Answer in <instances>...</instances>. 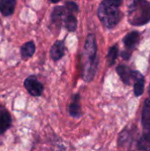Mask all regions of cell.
Masks as SVG:
<instances>
[{
    "label": "cell",
    "instance_id": "1",
    "mask_svg": "<svg viewBox=\"0 0 150 151\" xmlns=\"http://www.w3.org/2000/svg\"><path fill=\"white\" fill-rule=\"evenodd\" d=\"M96 43L94 35H89L85 42L84 50L82 55V65H83V79L86 81L93 80L96 67H97V58H96Z\"/></svg>",
    "mask_w": 150,
    "mask_h": 151
},
{
    "label": "cell",
    "instance_id": "2",
    "mask_svg": "<svg viewBox=\"0 0 150 151\" xmlns=\"http://www.w3.org/2000/svg\"><path fill=\"white\" fill-rule=\"evenodd\" d=\"M121 1L105 0L102 2L98 8V16L102 23L108 28L115 27L121 18L119 5Z\"/></svg>",
    "mask_w": 150,
    "mask_h": 151
},
{
    "label": "cell",
    "instance_id": "3",
    "mask_svg": "<svg viewBox=\"0 0 150 151\" xmlns=\"http://www.w3.org/2000/svg\"><path fill=\"white\" fill-rule=\"evenodd\" d=\"M128 20L132 25L141 26L150 21V2L133 1L128 8Z\"/></svg>",
    "mask_w": 150,
    "mask_h": 151
},
{
    "label": "cell",
    "instance_id": "4",
    "mask_svg": "<svg viewBox=\"0 0 150 151\" xmlns=\"http://www.w3.org/2000/svg\"><path fill=\"white\" fill-rule=\"evenodd\" d=\"M141 119L143 127V136L139 142V147L141 150H150V99H148L145 102Z\"/></svg>",
    "mask_w": 150,
    "mask_h": 151
},
{
    "label": "cell",
    "instance_id": "5",
    "mask_svg": "<svg viewBox=\"0 0 150 151\" xmlns=\"http://www.w3.org/2000/svg\"><path fill=\"white\" fill-rule=\"evenodd\" d=\"M117 72L119 77L121 78V80L123 81V82L127 85L131 84L133 81H134L135 83V81L142 76V74L140 73L139 72L133 71L132 69H130L126 65H119L117 68Z\"/></svg>",
    "mask_w": 150,
    "mask_h": 151
},
{
    "label": "cell",
    "instance_id": "6",
    "mask_svg": "<svg viewBox=\"0 0 150 151\" xmlns=\"http://www.w3.org/2000/svg\"><path fill=\"white\" fill-rule=\"evenodd\" d=\"M24 87L27 91L33 96H40L43 92L42 84L37 80L35 76H28L24 81Z\"/></svg>",
    "mask_w": 150,
    "mask_h": 151
},
{
    "label": "cell",
    "instance_id": "7",
    "mask_svg": "<svg viewBox=\"0 0 150 151\" xmlns=\"http://www.w3.org/2000/svg\"><path fill=\"white\" fill-rule=\"evenodd\" d=\"M11 126V117L9 111L4 109H0V135L4 134Z\"/></svg>",
    "mask_w": 150,
    "mask_h": 151
},
{
    "label": "cell",
    "instance_id": "8",
    "mask_svg": "<svg viewBox=\"0 0 150 151\" xmlns=\"http://www.w3.org/2000/svg\"><path fill=\"white\" fill-rule=\"evenodd\" d=\"M17 2L15 0H2L0 1V12L4 17H9L13 14Z\"/></svg>",
    "mask_w": 150,
    "mask_h": 151
},
{
    "label": "cell",
    "instance_id": "9",
    "mask_svg": "<svg viewBox=\"0 0 150 151\" xmlns=\"http://www.w3.org/2000/svg\"><path fill=\"white\" fill-rule=\"evenodd\" d=\"M50 57L54 61L59 60L65 55V44L62 41H57L51 47L50 51Z\"/></svg>",
    "mask_w": 150,
    "mask_h": 151
},
{
    "label": "cell",
    "instance_id": "10",
    "mask_svg": "<svg viewBox=\"0 0 150 151\" xmlns=\"http://www.w3.org/2000/svg\"><path fill=\"white\" fill-rule=\"evenodd\" d=\"M34 52H35V44L32 41L24 43L20 48V55L22 59L24 60H27L31 57H33Z\"/></svg>",
    "mask_w": 150,
    "mask_h": 151
},
{
    "label": "cell",
    "instance_id": "11",
    "mask_svg": "<svg viewBox=\"0 0 150 151\" xmlns=\"http://www.w3.org/2000/svg\"><path fill=\"white\" fill-rule=\"evenodd\" d=\"M139 40H140L139 33L133 31L126 35V37L124 38V43L128 50H133L138 44Z\"/></svg>",
    "mask_w": 150,
    "mask_h": 151
},
{
    "label": "cell",
    "instance_id": "12",
    "mask_svg": "<svg viewBox=\"0 0 150 151\" xmlns=\"http://www.w3.org/2000/svg\"><path fill=\"white\" fill-rule=\"evenodd\" d=\"M65 14V9L63 6L55 7L51 14V21L56 25H60L64 20V16ZM65 21V20H64Z\"/></svg>",
    "mask_w": 150,
    "mask_h": 151
},
{
    "label": "cell",
    "instance_id": "13",
    "mask_svg": "<svg viewBox=\"0 0 150 151\" xmlns=\"http://www.w3.org/2000/svg\"><path fill=\"white\" fill-rule=\"evenodd\" d=\"M79 98H80V96L78 95H76L75 98L73 99V102L71 104L70 108H69L70 115L73 118L80 117V106L79 104Z\"/></svg>",
    "mask_w": 150,
    "mask_h": 151
},
{
    "label": "cell",
    "instance_id": "14",
    "mask_svg": "<svg viewBox=\"0 0 150 151\" xmlns=\"http://www.w3.org/2000/svg\"><path fill=\"white\" fill-rule=\"evenodd\" d=\"M65 25L68 31H74L77 27V19L72 13L67 15L65 19Z\"/></svg>",
    "mask_w": 150,
    "mask_h": 151
},
{
    "label": "cell",
    "instance_id": "15",
    "mask_svg": "<svg viewBox=\"0 0 150 151\" xmlns=\"http://www.w3.org/2000/svg\"><path fill=\"white\" fill-rule=\"evenodd\" d=\"M144 84H145V81L143 76L139 78L133 84V90L136 96H140L141 95H142L144 91Z\"/></svg>",
    "mask_w": 150,
    "mask_h": 151
},
{
    "label": "cell",
    "instance_id": "16",
    "mask_svg": "<svg viewBox=\"0 0 150 151\" xmlns=\"http://www.w3.org/2000/svg\"><path fill=\"white\" fill-rule=\"evenodd\" d=\"M118 46L115 45V46H112L109 52H108V55H107V60H108V63L110 65H112L115 61H116V58L118 57Z\"/></svg>",
    "mask_w": 150,
    "mask_h": 151
},
{
    "label": "cell",
    "instance_id": "17",
    "mask_svg": "<svg viewBox=\"0 0 150 151\" xmlns=\"http://www.w3.org/2000/svg\"><path fill=\"white\" fill-rule=\"evenodd\" d=\"M65 8L66 10H68L72 14L73 12H77L79 11V8H78V5L73 3V2H66L65 4Z\"/></svg>",
    "mask_w": 150,
    "mask_h": 151
},
{
    "label": "cell",
    "instance_id": "18",
    "mask_svg": "<svg viewBox=\"0 0 150 151\" xmlns=\"http://www.w3.org/2000/svg\"><path fill=\"white\" fill-rule=\"evenodd\" d=\"M149 96H150V88H149ZM150 99V98H149Z\"/></svg>",
    "mask_w": 150,
    "mask_h": 151
}]
</instances>
